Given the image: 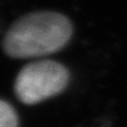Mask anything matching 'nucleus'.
I'll return each mask as SVG.
<instances>
[{
  "instance_id": "f03ea898",
  "label": "nucleus",
  "mask_w": 127,
  "mask_h": 127,
  "mask_svg": "<svg viewBox=\"0 0 127 127\" xmlns=\"http://www.w3.org/2000/svg\"><path fill=\"white\" fill-rule=\"evenodd\" d=\"M68 82V72L55 61H38L26 65L19 72L14 90L24 104L33 105L59 94Z\"/></svg>"
},
{
  "instance_id": "f257e3e1",
  "label": "nucleus",
  "mask_w": 127,
  "mask_h": 127,
  "mask_svg": "<svg viewBox=\"0 0 127 127\" xmlns=\"http://www.w3.org/2000/svg\"><path fill=\"white\" fill-rule=\"evenodd\" d=\"M72 36V24L55 12L24 15L9 28L4 39L5 52L13 58H35L61 50Z\"/></svg>"
},
{
  "instance_id": "7ed1b4c3",
  "label": "nucleus",
  "mask_w": 127,
  "mask_h": 127,
  "mask_svg": "<svg viewBox=\"0 0 127 127\" xmlns=\"http://www.w3.org/2000/svg\"><path fill=\"white\" fill-rule=\"evenodd\" d=\"M0 127H18V117L13 107L6 101L0 104Z\"/></svg>"
}]
</instances>
